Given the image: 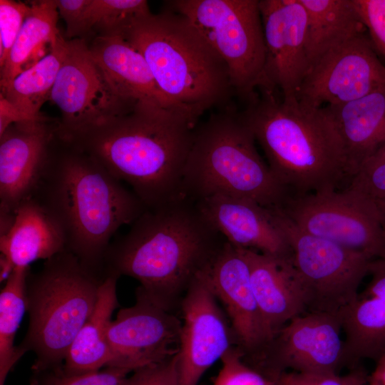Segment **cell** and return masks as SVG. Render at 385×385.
Here are the masks:
<instances>
[{
	"label": "cell",
	"instance_id": "31",
	"mask_svg": "<svg viewBox=\"0 0 385 385\" xmlns=\"http://www.w3.org/2000/svg\"><path fill=\"white\" fill-rule=\"evenodd\" d=\"M221 360L222 367L212 385H284L280 378L267 376L249 365L236 346Z\"/></svg>",
	"mask_w": 385,
	"mask_h": 385
},
{
	"label": "cell",
	"instance_id": "20",
	"mask_svg": "<svg viewBox=\"0 0 385 385\" xmlns=\"http://www.w3.org/2000/svg\"><path fill=\"white\" fill-rule=\"evenodd\" d=\"M252 290L270 340L292 319L307 312L302 283L290 256L244 249Z\"/></svg>",
	"mask_w": 385,
	"mask_h": 385
},
{
	"label": "cell",
	"instance_id": "2",
	"mask_svg": "<svg viewBox=\"0 0 385 385\" xmlns=\"http://www.w3.org/2000/svg\"><path fill=\"white\" fill-rule=\"evenodd\" d=\"M195 127L175 108L139 102L128 113L67 141L129 185L145 207L152 208L183 196Z\"/></svg>",
	"mask_w": 385,
	"mask_h": 385
},
{
	"label": "cell",
	"instance_id": "13",
	"mask_svg": "<svg viewBox=\"0 0 385 385\" xmlns=\"http://www.w3.org/2000/svg\"><path fill=\"white\" fill-rule=\"evenodd\" d=\"M385 88V66L365 33L322 56L309 68L297 96L311 108L348 103Z\"/></svg>",
	"mask_w": 385,
	"mask_h": 385
},
{
	"label": "cell",
	"instance_id": "4",
	"mask_svg": "<svg viewBox=\"0 0 385 385\" xmlns=\"http://www.w3.org/2000/svg\"><path fill=\"white\" fill-rule=\"evenodd\" d=\"M259 90L241 115L289 195L337 190L347 179L342 138L325 107Z\"/></svg>",
	"mask_w": 385,
	"mask_h": 385
},
{
	"label": "cell",
	"instance_id": "6",
	"mask_svg": "<svg viewBox=\"0 0 385 385\" xmlns=\"http://www.w3.org/2000/svg\"><path fill=\"white\" fill-rule=\"evenodd\" d=\"M241 112L229 104L195 127L182 195L194 201L215 194L244 197L280 207L289 194L260 155Z\"/></svg>",
	"mask_w": 385,
	"mask_h": 385
},
{
	"label": "cell",
	"instance_id": "8",
	"mask_svg": "<svg viewBox=\"0 0 385 385\" xmlns=\"http://www.w3.org/2000/svg\"><path fill=\"white\" fill-rule=\"evenodd\" d=\"M184 16L227 66L236 94L247 103L264 86L265 44L260 0H175Z\"/></svg>",
	"mask_w": 385,
	"mask_h": 385
},
{
	"label": "cell",
	"instance_id": "1",
	"mask_svg": "<svg viewBox=\"0 0 385 385\" xmlns=\"http://www.w3.org/2000/svg\"><path fill=\"white\" fill-rule=\"evenodd\" d=\"M129 230L111 242L106 275L130 277L154 303L172 312L195 279L212 262L226 240L185 196L146 208Z\"/></svg>",
	"mask_w": 385,
	"mask_h": 385
},
{
	"label": "cell",
	"instance_id": "34",
	"mask_svg": "<svg viewBox=\"0 0 385 385\" xmlns=\"http://www.w3.org/2000/svg\"><path fill=\"white\" fill-rule=\"evenodd\" d=\"M30 11V6L11 0L0 1V68L16 41Z\"/></svg>",
	"mask_w": 385,
	"mask_h": 385
},
{
	"label": "cell",
	"instance_id": "30",
	"mask_svg": "<svg viewBox=\"0 0 385 385\" xmlns=\"http://www.w3.org/2000/svg\"><path fill=\"white\" fill-rule=\"evenodd\" d=\"M150 14L145 0H89L77 38L89 33L95 37L121 35L133 21Z\"/></svg>",
	"mask_w": 385,
	"mask_h": 385
},
{
	"label": "cell",
	"instance_id": "12",
	"mask_svg": "<svg viewBox=\"0 0 385 385\" xmlns=\"http://www.w3.org/2000/svg\"><path fill=\"white\" fill-rule=\"evenodd\" d=\"M339 314L309 312L287 323L248 364L279 379L286 372L339 374L349 364Z\"/></svg>",
	"mask_w": 385,
	"mask_h": 385
},
{
	"label": "cell",
	"instance_id": "21",
	"mask_svg": "<svg viewBox=\"0 0 385 385\" xmlns=\"http://www.w3.org/2000/svg\"><path fill=\"white\" fill-rule=\"evenodd\" d=\"M366 287L339 314L349 369L385 354V255L371 261Z\"/></svg>",
	"mask_w": 385,
	"mask_h": 385
},
{
	"label": "cell",
	"instance_id": "18",
	"mask_svg": "<svg viewBox=\"0 0 385 385\" xmlns=\"http://www.w3.org/2000/svg\"><path fill=\"white\" fill-rule=\"evenodd\" d=\"M47 122L13 123L0 135V211L13 212L38 192L57 135Z\"/></svg>",
	"mask_w": 385,
	"mask_h": 385
},
{
	"label": "cell",
	"instance_id": "29",
	"mask_svg": "<svg viewBox=\"0 0 385 385\" xmlns=\"http://www.w3.org/2000/svg\"><path fill=\"white\" fill-rule=\"evenodd\" d=\"M30 267H15L0 293V377L25 354L14 342L26 309V283Z\"/></svg>",
	"mask_w": 385,
	"mask_h": 385
},
{
	"label": "cell",
	"instance_id": "14",
	"mask_svg": "<svg viewBox=\"0 0 385 385\" xmlns=\"http://www.w3.org/2000/svg\"><path fill=\"white\" fill-rule=\"evenodd\" d=\"M182 321L138 287L135 303L121 308L107 330L112 360L107 367L131 372L162 362L179 351Z\"/></svg>",
	"mask_w": 385,
	"mask_h": 385
},
{
	"label": "cell",
	"instance_id": "16",
	"mask_svg": "<svg viewBox=\"0 0 385 385\" xmlns=\"http://www.w3.org/2000/svg\"><path fill=\"white\" fill-rule=\"evenodd\" d=\"M265 44L264 86L282 98L297 99L310 68L307 14L300 0H260ZM259 91V90H258Z\"/></svg>",
	"mask_w": 385,
	"mask_h": 385
},
{
	"label": "cell",
	"instance_id": "40",
	"mask_svg": "<svg viewBox=\"0 0 385 385\" xmlns=\"http://www.w3.org/2000/svg\"><path fill=\"white\" fill-rule=\"evenodd\" d=\"M375 363L374 369L367 374L366 385H385V354Z\"/></svg>",
	"mask_w": 385,
	"mask_h": 385
},
{
	"label": "cell",
	"instance_id": "7",
	"mask_svg": "<svg viewBox=\"0 0 385 385\" xmlns=\"http://www.w3.org/2000/svg\"><path fill=\"white\" fill-rule=\"evenodd\" d=\"M106 275L84 265L68 251L46 260L26 283L29 322L17 346L36 356L37 376L63 367L76 336L93 312Z\"/></svg>",
	"mask_w": 385,
	"mask_h": 385
},
{
	"label": "cell",
	"instance_id": "26",
	"mask_svg": "<svg viewBox=\"0 0 385 385\" xmlns=\"http://www.w3.org/2000/svg\"><path fill=\"white\" fill-rule=\"evenodd\" d=\"M55 1H33L14 45L1 67V86L35 66L56 46L61 35L57 29Z\"/></svg>",
	"mask_w": 385,
	"mask_h": 385
},
{
	"label": "cell",
	"instance_id": "11",
	"mask_svg": "<svg viewBox=\"0 0 385 385\" xmlns=\"http://www.w3.org/2000/svg\"><path fill=\"white\" fill-rule=\"evenodd\" d=\"M50 99L61 111L56 130L64 140L128 113L138 103L113 88L82 38L67 41L66 56Z\"/></svg>",
	"mask_w": 385,
	"mask_h": 385
},
{
	"label": "cell",
	"instance_id": "19",
	"mask_svg": "<svg viewBox=\"0 0 385 385\" xmlns=\"http://www.w3.org/2000/svg\"><path fill=\"white\" fill-rule=\"evenodd\" d=\"M195 202L207 222L232 245L266 255H291L270 208L249 198L226 194Z\"/></svg>",
	"mask_w": 385,
	"mask_h": 385
},
{
	"label": "cell",
	"instance_id": "24",
	"mask_svg": "<svg viewBox=\"0 0 385 385\" xmlns=\"http://www.w3.org/2000/svg\"><path fill=\"white\" fill-rule=\"evenodd\" d=\"M325 108L343 142L350 181L366 158L385 141V88Z\"/></svg>",
	"mask_w": 385,
	"mask_h": 385
},
{
	"label": "cell",
	"instance_id": "33",
	"mask_svg": "<svg viewBox=\"0 0 385 385\" xmlns=\"http://www.w3.org/2000/svg\"><path fill=\"white\" fill-rule=\"evenodd\" d=\"M130 372L124 369L106 367L101 371L68 374L62 367L41 374L46 376L40 385H120Z\"/></svg>",
	"mask_w": 385,
	"mask_h": 385
},
{
	"label": "cell",
	"instance_id": "17",
	"mask_svg": "<svg viewBox=\"0 0 385 385\" xmlns=\"http://www.w3.org/2000/svg\"><path fill=\"white\" fill-rule=\"evenodd\" d=\"M206 274L217 299L229 318L236 346L247 363L255 360L269 342L252 290L244 249L225 241Z\"/></svg>",
	"mask_w": 385,
	"mask_h": 385
},
{
	"label": "cell",
	"instance_id": "41",
	"mask_svg": "<svg viewBox=\"0 0 385 385\" xmlns=\"http://www.w3.org/2000/svg\"><path fill=\"white\" fill-rule=\"evenodd\" d=\"M376 202L377 203L379 209H380V211H381V215H382V221H383V226H384V229L385 230V200H383V201H376Z\"/></svg>",
	"mask_w": 385,
	"mask_h": 385
},
{
	"label": "cell",
	"instance_id": "25",
	"mask_svg": "<svg viewBox=\"0 0 385 385\" xmlns=\"http://www.w3.org/2000/svg\"><path fill=\"white\" fill-rule=\"evenodd\" d=\"M115 274H107L99 289L95 308L73 339L65 359L63 369L68 374L96 371L107 367L112 352L107 330L114 310L118 307Z\"/></svg>",
	"mask_w": 385,
	"mask_h": 385
},
{
	"label": "cell",
	"instance_id": "38",
	"mask_svg": "<svg viewBox=\"0 0 385 385\" xmlns=\"http://www.w3.org/2000/svg\"><path fill=\"white\" fill-rule=\"evenodd\" d=\"M55 2L59 14L66 24V36L76 38L89 0H58Z\"/></svg>",
	"mask_w": 385,
	"mask_h": 385
},
{
	"label": "cell",
	"instance_id": "23",
	"mask_svg": "<svg viewBox=\"0 0 385 385\" xmlns=\"http://www.w3.org/2000/svg\"><path fill=\"white\" fill-rule=\"evenodd\" d=\"M88 47L108 83L120 96L171 108L145 58L122 35L96 36Z\"/></svg>",
	"mask_w": 385,
	"mask_h": 385
},
{
	"label": "cell",
	"instance_id": "10",
	"mask_svg": "<svg viewBox=\"0 0 385 385\" xmlns=\"http://www.w3.org/2000/svg\"><path fill=\"white\" fill-rule=\"evenodd\" d=\"M279 210L297 227L371 259L385 255V230L374 200L348 188L289 195Z\"/></svg>",
	"mask_w": 385,
	"mask_h": 385
},
{
	"label": "cell",
	"instance_id": "37",
	"mask_svg": "<svg viewBox=\"0 0 385 385\" xmlns=\"http://www.w3.org/2000/svg\"><path fill=\"white\" fill-rule=\"evenodd\" d=\"M367 372L359 365L339 374H309L286 372L280 379L284 385H366Z\"/></svg>",
	"mask_w": 385,
	"mask_h": 385
},
{
	"label": "cell",
	"instance_id": "28",
	"mask_svg": "<svg viewBox=\"0 0 385 385\" xmlns=\"http://www.w3.org/2000/svg\"><path fill=\"white\" fill-rule=\"evenodd\" d=\"M66 50L67 41L61 35L46 56L1 86V95L22 113L36 118L43 117L40 108L50 98Z\"/></svg>",
	"mask_w": 385,
	"mask_h": 385
},
{
	"label": "cell",
	"instance_id": "3",
	"mask_svg": "<svg viewBox=\"0 0 385 385\" xmlns=\"http://www.w3.org/2000/svg\"><path fill=\"white\" fill-rule=\"evenodd\" d=\"M60 139L38 192L61 225L66 251L101 273L111 237L146 209L143 203L89 154Z\"/></svg>",
	"mask_w": 385,
	"mask_h": 385
},
{
	"label": "cell",
	"instance_id": "39",
	"mask_svg": "<svg viewBox=\"0 0 385 385\" xmlns=\"http://www.w3.org/2000/svg\"><path fill=\"white\" fill-rule=\"evenodd\" d=\"M46 118L44 116L36 118L22 113L0 95V135L13 123Z\"/></svg>",
	"mask_w": 385,
	"mask_h": 385
},
{
	"label": "cell",
	"instance_id": "9",
	"mask_svg": "<svg viewBox=\"0 0 385 385\" xmlns=\"http://www.w3.org/2000/svg\"><path fill=\"white\" fill-rule=\"evenodd\" d=\"M291 252L302 283L307 312L339 314L356 296L373 260L297 227L277 208H270Z\"/></svg>",
	"mask_w": 385,
	"mask_h": 385
},
{
	"label": "cell",
	"instance_id": "15",
	"mask_svg": "<svg viewBox=\"0 0 385 385\" xmlns=\"http://www.w3.org/2000/svg\"><path fill=\"white\" fill-rule=\"evenodd\" d=\"M217 302L205 270L195 279L180 305V385H197L203 374L236 346L230 322Z\"/></svg>",
	"mask_w": 385,
	"mask_h": 385
},
{
	"label": "cell",
	"instance_id": "22",
	"mask_svg": "<svg viewBox=\"0 0 385 385\" xmlns=\"http://www.w3.org/2000/svg\"><path fill=\"white\" fill-rule=\"evenodd\" d=\"M0 250L15 267H27L66 251V240L56 217L34 197L14 210L11 227L0 235Z\"/></svg>",
	"mask_w": 385,
	"mask_h": 385
},
{
	"label": "cell",
	"instance_id": "5",
	"mask_svg": "<svg viewBox=\"0 0 385 385\" xmlns=\"http://www.w3.org/2000/svg\"><path fill=\"white\" fill-rule=\"evenodd\" d=\"M147 61L168 106L197 124L234 94L227 65L182 15L164 11L140 17L121 34Z\"/></svg>",
	"mask_w": 385,
	"mask_h": 385
},
{
	"label": "cell",
	"instance_id": "27",
	"mask_svg": "<svg viewBox=\"0 0 385 385\" xmlns=\"http://www.w3.org/2000/svg\"><path fill=\"white\" fill-rule=\"evenodd\" d=\"M307 14L310 67L332 48L365 33L352 0H300Z\"/></svg>",
	"mask_w": 385,
	"mask_h": 385
},
{
	"label": "cell",
	"instance_id": "35",
	"mask_svg": "<svg viewBox=\"0 0 385 385\" xmlns=\"http://www.w3.org/2000/svg\"><path fill=\"white\" fill-rule=\"evenodd\" d=\"M178 353L168 359L138 369L120 385H180Z\"/></svg>",
	"mask_w": 385,
	"mask_h": 385
},
{
	"label": "cell",
	"instance_id": "32",
	"mask_svg": "<svg viewBox=\"0 0 385 385\" xmlns=\"http://www.w3.org/2000/svg\"><path fill=\"white\" fill-rule=\"evenodd\" d=\"M347 188L374 201L385 200V141L362 163Z\"/></svg>",
	"mask_w": 385,
	"mask_h": 385
},
{
	"label": "cell",
	"instance_id": "36",
	"mask_svg": "<svg viewBox=\"0 0 385 385\" xmlns=\"http://www.w3.org/2000/svg\"><path fill=\"white\" fill-rule=\"evenodd\" d=\"M374 47L385 57V0H352Z\"/></svg>",
	"mask_w": 385,
	"mask_h": 385
}]
</instances>
